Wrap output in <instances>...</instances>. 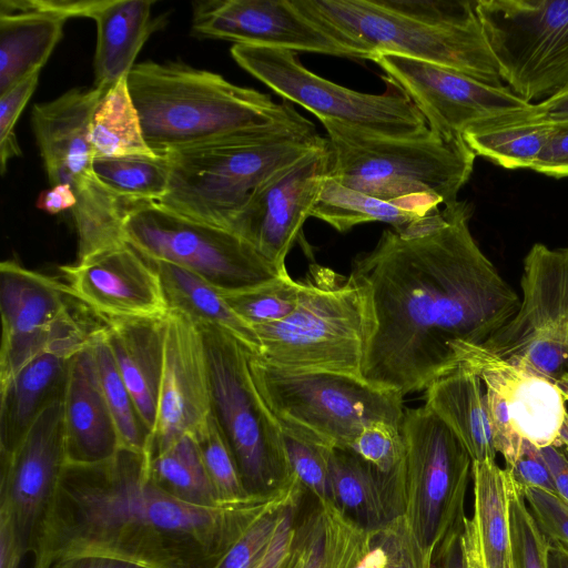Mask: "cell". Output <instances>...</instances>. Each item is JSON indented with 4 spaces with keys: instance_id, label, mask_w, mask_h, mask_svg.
<instances>
[{
    "instance_id": "obj_31",
    "label": "cell",
    "mask_w": 568,
    "mask_h": 568,
    "mask_svg": "<svg viewBox=\"0 0 568 568\" xmlns=\"http://www.w3.org/2000/svg\"><path fill=\"white\" fill-rule=\"evenodd\" d=\"M65 21L37 10L0 13V94L40 72L61 40Z\"/></svg>"
},
{
    "instance_id": "obj_22",
    "label": "cell",
    "mask_w": 568,
    "mask_h": 568,
    "mask_svg": "<svg viewBox=\"0 0 568 568\" xmlns=\"http://www.w3.org/2000/svg\"><path fill=\"white\" fill-rule=\"evenodd\" d=\"M71 295L103 322L168 315L158 273L129 243L60 267Z\"/></svg>"
},
{
    "instance_id": "obj_5",
    "label": "cell",
    "mask_w": 568,
    "mask_h": 568,
    "mask_svg": "<svg viewBox=\"0 0 568 568\" xmlns=\"http://www.w3.org/2000/svg\"><path fill=\"white\" fill-rule=\"evenodd\" d=\"M295 310L282 321L255 326V355L290 372H331L362 378L376 318L368 283L313 264L298 280Z\"/></svg>"
},
{
    "instance_id": "obj_43",
    "label": "cell",
    "mask_w": 568,
    "mask_h": 568,
    "mask_svg": "<svg viewBox=\"0 0 568 568\" xmlns=\"http://www.w3.org/2000/svg\"><path fill=\"white\" fill-rule=\"evenodd\" d=\"M285 457L291 476L311 493L316 501L331 499L329 457L333 448L283 433Z\"/></svg>"
},
{
    "instance_id": "obj_46",
    "label": "cell",
    "mask_w": 568,
    "mask_h": 568,
    "mask_svg": "<svg viewBox=\"0 0 568 568\" xmlns=\"http://www.w3.org/2000/svg\"><path fill=\"white\" fill-rule=\"evenodd\" d=\"M39 73L30 75L6 93L0 94V169L2 175L7 170L9 160L21 155L14 126L22 110L36 91Z\"/></svg>"
},
{
    "instance_id": "obj_36",
    "label": "cell",
    "mask_w": 568,
    "mask_h": 568,
    "mask_svg": "<svg viewBox=\"0 0 568 568\" xmlns=\"http://www.w3.org/2000/svg\"><path fill=\"white\" fill-rule=\"evenodd\" d=\"M93 172L112 193L129 201L160 202L169 190L170 164L164 153L94 159Z\"/></svg>"
},
{
    "instance_id": "obj_56",
    "label": "cell",
    "mask_w": 568,
    "mask_h": 568,
    "mask_svg": "<svg viewBox=\"0 0 568 568\" xmlns=\"http://www.w3.org/2000/svg\"><path fill=\"white\" fill-rule=\"evenodd\" d=\"M36 205L49 214H59L77 205V196L69 184H55L40 193Z\"/></svg>"
},
{
    "instance_id": "obj_24",
    "label": "cell",
    "mask_w": 568,
    "mask_h": 568,
    "mask_svg": "<svg viewBox=\"0 0 568 568\" xmlns=\"http://www.w3.org/2000/svg\"><path fill=\"white\" fill-rule=\"evenodd\" d=\"M91 343L72 357L63 399L65 456L69 464L101 463L113 457L122 447L103 395Z\"/></svg>"
},
{
    "instance_id": "obj_23",
    "label": "cell",
    "mask_w": 568,
    "mask_h": 568,
    "mask_svg": "<svg viewBox=\"0 0 568 568\" xmlns=\"http://www.w3.org/2000/svg\"><path fill=\"white\" fill-rule=\"evenodd\" d=\"M210 416V378L201 333L182 315L169 312L156 422L148 456L185 435L193 436Z\"/></svg>"
},
{
    "instance_id": "obj_42",
    "label": "cell",
    "mask_w": 568,
    "mask_h": 568,
    "mask_svg": "<svg viewBox=\"0 0 568 568\" xmlns=\"http://www.w3.org/2000/svg\"><path fill=\"white\" fill-rule=\"evenodd\" d=\"M373 568H433L432 556L423 548L404 516L371 530Z\"/></svg>"
},
{
    "instance_id": "obj_17",
    "label": "cell",
    "mask_w": 568,
    "mask_h": 568,
    "mask_svg": "<svg viewBox=\"0 0 568 568\" xmlns=\"http://www.w3.org/2000/svg\"><path fill=\"white\" fill-rule=\"evenodd\" d=\"M480 377L494 429L495 448L505 464L519 452L523 439L537 447L557 446L567 414L557 385L477 347L464 363Z\"/></svg>"
},
{
    "instance_id": "obj_14",
    "label": "cell",
    "mask_w": 568,
    "mask_h": 568,
    "mask_svg": "<svg viewBox=\"0 0 568 568\" xmlns=\"http://www.w3.org/2000/svg\"><path fill=\"white\" fill-rule=\"evenodd\" d=\"M520 285L516 314L481 347L556 383L568 374V247L535 244Z\"/></svg>"
},
{
    "instance_id": "obj_39",
    "label": "cell",
    "mask_w": 568,
    "mask_h": 568,
    "mask_svg": "<svg viewBox=\"0 0 568 568\" xmlns=\"http://www.w3.org/2000/svg\"><path fill=\"white\" fill-rule=\"evenodd\" d=\"M192 437L220 505H241L266 496H254L246 490L236 462L212 415Z\"/></svg>"
},
{
    "instance_id": "obj_12",
    "label": "cell",
    "mask_w": 568,
    "mask_h": 568,
    "mask_svg": "<svg viewBox=\"0 0 568 568\" xmlns=\"http://www.w3.org/2000/svg\"><path fill=\"white\" fill-rule=\"evenodd\" d=\"M231 55L251 75L318 120H333L375 134L409 138L428 130L412 99L385 78L379 94L355 91L306 69L296 52L251 44H233Z\"/></svg>"
},
{
    "instance_id": "obj_10",
    "label": "cell",
    "mask_w": 568,
    "mask_h": 568,
    "mask_svg": "<svg viewBox=\"0 0 568 568\" xmlns=\"http://www.w3.org/2000/svg\"><path fill=\"white\" fill-rule=\"evenodd\" d=\"M201 333L210 378L211 415L226 442L246 490L268 495L290 475L284 436L260 396L250 371V352L216 327Z\"/></svg>"
},
{
    "instance_id": "obj_28",
    "label": "cell",
    "mask_w": 568,
    "mask_h": 568,
    "mask_svg": "<svg viewBox=\"0 0 568 568\" xmlns=\"http://www.w3.org/2000/svg\"><path fill=\"white\" fill-rule=\"evenodd\" d=\"M425 406L438 416L462 443L473 463L495 460L494 429L484 384L462 364L425 389Z\"/></svg>"
},
{
    "instance_id": "obj_44",
    "label": "cell",
    "mask_w": 568,
    "mask_h": 568,
    "mask_svg": "<svg viewBox=\"0 0 568 568\" xmlns=\"http://www.w3.org/2000/svg\"><path fill=\"white\" fill-rule=\"evenodd\" d=\"M510 542L513 568H548L550 541L541 532L510 477Z\"/></svg>"
},
{
    "instance_id": "obj_20",
    "label": "cell",
    "mask_w": 568,
    "mask_h": 568,
    "mask_svg": "<svg viewBox=\"0 0 568 568\" xmlns=\"http://www.w3.org/2000/svg\"><path fill=\"white\" fill-rule=\"evenodd\" d=\"M67 464L63 402L45 408L10 453H0V511L31 554Z\"/></svg>"
},
{
    "instance_id": "obj_47",
    "label": "cell",
    "mask_w": 568,
    "mask_h": 568,
    "mask_svg": "<svg viewBox=\"0 0 568 568\" xmlns=\"http://www.w3.org/2000/svg\"><path fill=\"white\" fill-rule=\"evenodd\" d=\"M379 1L389 9L434 24L471 26L479 23L475 11L476 1Z\"/></svg>"
},
{
    "instance_id": "obj_29",
    "label": "cell",
    "mask_w": 568,
    "mask_h": 568,
    "mask_svg": "<svg viewBox=\"0 0 568 568\" xmlns=\"http://www.w3.org/2000/svg\"><path fill=\"white\" fill-rule=\"evenodd\" d=\"M150 0H101L91 19L97 24L94 85L109 89L129 75L140 50L156 30Z\"/></svg>"
},
{
    "instance_id": "obj_52",
    "label": "cell",
    "mask_w": 568,
    "mask_h": 568,
    "mask_svg": "<svg viewBox=\"0 0 568 568\" xmlns=\"http://www.w3.org/2000/svg\"><path fill=\"white\" fill-rule=\"evenodd\" d=\"M433 568H486L475 521L466 517L462 532L454 546Z\"/></svg>"
},
{
    "instance_id": "obj_1",
    "label": "cell",
    "mask_w": 568,
    "mask_h": 568,
    "mask_svg": "<svg viewBox=\"0 0 568 568\" xmlns=\"http://www.w3.org/2000/svg\"><path fill=\"white\" fill-rule=\"evenodd\" d=\"M443 212L444 223L424 233L385 230L353 261L376 318L362 378L403 397L464 364L520 305L474 240L469 205L457 201Z\"/></svg>"
},
{
    "instance_id": "obj_58",
    "label": "cell",
    "mask_w": 568,
    "mask_h": 568,
    "mask_svg": "<svg viewBox=\"0 0 568 568\" xmlns=\"http://www.w3.org/2000/svg\"><path fill=\"white\" fill-rule=\"evenodd\" d=\"M548 568H568V549L561 545L550 542Z\"/></svg>"
},
{
    "instance_id": "obj_32",
    "label": "cell",
    "mask_w": 568,
    "mask_h": 568,
    "mask_svg": "<svg viewBox=\"0 0 568 568\" xmlns=\"http://www.w3.org/2000/svg\"><path fill=\"white\" fill-rule=\"evenodd\" d=\"M474 513L486 568H513L510 542V480L495 460L471 468Z\"/></svg>"
},
{
    "instance_id": "obj_9",
    "label": "cell",
    "mask_w": 568,
    "mask_h": 568,
    "mask_svg": "<svg viewBox=\"0 0 568 568\" xmlns=\"http://www.w3.org/2000/svg\"><path fill=\"white\" fill-rule=\"evenodd\" d=\"M400 433L402 516L435 562L454 546L464 527L473 460L448 426L425 405L405 408Z\"/></svg>"
},
{
    "instance_id": "obj_37",
    "label": "cell",
    "mask_w": 568,
    "mask_h": 568,
    "mask_svg": "<svg viewBox=\"0 0 568 568\" xmlns=\"http://www.w3.org/2000/svg\"><path fill=\"white\" fill-rule=\"evenodd\" d=\"M552 125L520 124L473 128L463 139L474 154L508 169H531L544 150Z\"/></svg>"
},
{
    "instance_id": "obj_34",
    "label": "cell",
    "mask_w": 568,
    "mask_h": 568,
    "mask_svg": "<svg viewBox=\"0 0 568 568\" xmlns=\"http://www.w3.org/2000/svg\"><path fill=\"white\" fill-rule=\"evenodd\" d=\"M90 140L94 159L155 154L144 139L128 75L110 87L98 103L91 120Z\"/></svg>"
},
{
    "instance_id": "obj_57",
    "label": "cell",
    "mask_w": 568,
    "mask_h": 568,
    "mask_svg": "<svg viewBox=\"0 0 568 568\" xmlns=\"http://www.w3.org/2000/svg\"><path fill=\"white\" fill-rule=\"evenodd\" d=\"M51 568H145L128 561L99 557V556H80L61 560Z\"/></svg>"
},
{
    "instance_id": "obj_41",
    "label": "cell",
    "mask_w": 568,
    "mask_h": 568,
    "mask_svg": "<svg viewBox=\"0 0 568 568\" xmlns=\"http://www.w3.org/2000/svg\"><path fill=\"white\" fill-rule=\"evenodd\" d=\"M305 489L292 494L262 513L224 554L215 568H257L265 558L285 508L302 499Z\"/></svg>"
},
{
    "instance_id": "obj_54",
    "label": "cell",
    "mask_w": 568,
    "mask_h": 568,
    "mask_svg": "<svg viewBox=\"0 0 568 568\" xmlns=\"http://www.w3.org/2000/svg\"><path fill=\"white\" fill-rule=\"evenodd\" d=\"M300 501L292 503L285 508L270 549L257 568L284 567L295 536Z\"/></svg>"
},
{
    "instance_id": "obj_51",
    "label": "cell",
    "mask_w": 568,
    "mask_h": 568,
    "mask_svg": "<svg viewBox=\"0 0 568 568\" xmlns=\"http://www.w3.org/2000/svg\"><path fill=\"white\" fill-rule=\"evenodd\" d=\"M304 554V568H332L328 536L322 506L305 516L295 530Z\"/></svg>"
},
{
    "instance_id": "obj_59",
    "label": "cell",
    "mask_w": 568,
    "mask_h": 568,
    "mask_svg": "<svg viewBox=\"0 0 568 568\" xmlns=\"http://www.w3.org/2000/svg\"><path fill=\"white\" fill-rule=\"evenodd\" d=\"M296 530V529H295ZM283 568H304V554L300 540L294 536L290 555Z\"/></svg>"
},
{
    "instance_id": "obj_21",
    "label": "cell",
    "mask_w": 568,
    "mask_h": 568,
    "mask_svg": "<svg viewBox=\"0 0 568 568\" xmlns=\"http://www.w3.org/2000/svg\"><path fill=\"white\" fill-rule=\"evenodd\" d=\"M195 37L291 51L357 58L307 18L293 0H209L193 3Z\"/></svg>"
},
{
    "instance_id": "obj_4",
    "label": "cell",
    "mask_w": 568,
    "mask_h": 568,
    "mask_svg": "<svg viewBox=\"0 0 568 568\" xmlns=\"http://www.w3.org/2000/svg\"><path fill=\"white\" fill-rule=\"evenodd\" d=\"M327 133L329 176L379 200L427 212L456 203L469 180L476 155L464 139H446L429 128L409 138L375 134L333 120Z\"/></svg>"
},
{
    "instance_id": "obj_50",
    "label": "cell",
    "mask_w": 568,
    "mask_h": 568,
    "mask_svg": "<svg viewBox=\"0 0 568 568\" xmlns=\"http://www.w3.org/2000/svg\"><path fill=\"white\" fill-rule=\"evenodd\" d=\"M564 123H568V90L544 101L530 103L523 110L491 118L473 128Z\"/></svg>"
},
{
    "instance_id": "obj_27",
    "label": "cell",
    "mask_w": 568,
    "mask_h": 568,
    "mask_svg": "<svg viewBox=\"0 0 568 568\" xmlns=\"http://www.w3.org/2000/svg\"><path fill=\"white\" fill-rule=\"evenodd\" d=\"M398 467L384 473L351 449L333 448L329 457L332 503L365 529L383 527L403 515Z\"/></svg>"
},
{
    "instance_id": "obj_13",
    "label": "cell",
    "mask_w": 568,
    "mask_h": 568,
    "mask_svg": "<svg viewBox=\"0 0 568 568\" xmlns=\"http://www.w3.org/2000/svg\"><path fill=\"white\" fill-rule=\"evenodd\" d=\"M501 80L530 103L568 90V0H477Z\"/></svg>"
},
{
    "instance_id": "obj_11",
    "label": "cell",
    "mask_w": 568,
    "mask_h": 568,
    "mask_svg": "<svg viewBox=\"0 0 568 568\" xmlns=\"http://www.w3.org/2000/svg\"><path fill=\"white\" fill-rule=\"evenodd\" d=\"M123 230L126 242L148 261L187 270L221 293L255 287L287 272L233 231L189 217L159 202H132Z\"/></svg>"
},
{
    "instance_id": "obj_7",
    "label": "cell",
    "mask_w": 568,
    "mask_h": 568,
    "mask_svg": "<svg viewBox=\"0 0 568 568\" xmlns=\"http://www.w3.org/2000/svg\"><path fill=\"white\" fill-rule=\"evenodd\" d=\"M296 8L361 59L376 53L404 55L503 87L497 62L480 23H429L379 0H293Z\"/></svg>"
},
{
    "instance_id": "obj_26",
    "label": "cell",
    "mask_w": 568,
    "mask_h": 568,
    "mask_svg": "<svg viewBox=\"0 0 568 568\" xmlns=\"http://www.w3.org/2000/svg\"><path fill=\"white\" fill-rule=\"evenodd\" d=\"M73 355L44 353L0 382V453H10L41 413L63 402Z\"/></svg>"
},
{
    "instance_id": "obj_15",
    "label": "cell",
    "mask_w": 568,
    "mask_h": 568,
    "mask_svg": "<svg viewBox=\"0 0 568 568\" xmlns=\"http://www.w3.org/2000/svg\"><path fill=\"white\" fill-rule=\"evenodd\" d=\"M65 284L8 260L0 264V382L44 353L74 355L101 326L71 307Z\"/></svg>"
},
{
    "instance_id": "obj_48",
    "label": "cell",
    "mask_w": 568,
    "mask_h": 568,
    "mask_svg": "<svg viewBox=\"0 0 568 568\" xmlns=\"http://www.w3.org/2000/svg\"><path fill=\"white\" fill-rule=\"evenodd\" d=\"M523 497L541 532L552 544L568 549V505L541 489H523Z\"/></svg>"
},
{
    "instance_id": "obj_25",
    "label": "cell",
    "mask_w": 568,
    "mask_h": 568,
    "mask_svg": "<svg viewBox=\"0 0 568 568\" xmlns=\"http://www.w3.org/2000/svg\"><path fill=\"white\" fill-rule=\"evenodd\" d=\"M166 316L109 320L103 332L116 368L153 432L164 364Z\"/></svg>"
},
{
    "instance_id": "obj_45",
    "label": "cell",
    "mask_w": 568,
    "mask_h": 568,
    "mask_svg": "<svg viewBox=\"0 0 568 568\" xmlns=\"http://www.w3.org/2000/svg\"><path fill=\"white\" fill-rule=\"evenodd\" d=\"M349 449L379 470L392 473L404 457L400 428L384 422L371 423L355 438Z\"/></svg>"
},
{
    "instance_id": "obj_61",
    "label": "cell",
    "mask_w": 568,
    "mask_h": 568,
    "mask_svg": "<svg viewBox=\"0 0 568 568\" xmlns=\"http://www.w3.org/2000/svg\"><path fill=\"white\" fill-rule=\"evenodd\" d=\"M557 387L560 389L565 399L568 400V374L564 375L556 383Z\"/></svg>"
},
{
    "instance_id": "obj_53",
    "label": "cell",
    "mask_w": 568,
    "mask_h": 568,
    "mask_svg": "<svg viewBox=\"0 0 568 568\" xmlns=\"http://www.w3.org/2000/svg\"><path fill=\"white\" fill-rule=\"evenodd\" d=\"M530 170L552 176H568V123L552 125L548 141Z\"/></svg>"
},
{
    "instance_id": "obj_49",
    "label": "cell",
    "mask_w": 568,
    "mask_h": 568,
    "mask_svg": "<svg viewBox=\"0 0 568 568\" xmlns=\"http://www.w3.org/2000/svg\"><path fill=\"white\" fill-rule=\"evenodd\" d=\"M511 481L520 489H541L557 496L551 473L539 447L523 439L518 454L505 464Z\"/></svg>"
},
{
    "instance_id": "obj_2",
    "label": "cell",
    "mask_w": 568,
    "mask_h": 568,
    "mask_svg": "<svg viewBox=\"0 0 568 568\" xmlns=\"http://www.w3.org/2000/svg\"><path fill=\"white\" fill-rule=\"evenodd\" d=\"M298 489L291 480L245 504L202 507L162 490L146 453L121 447L101 463H67L31 552L33 568L80 556L145 568H215L262 513Z\"/></svg>"
},
{
    "instance_id": "obj_40",
    "label": "cell",
    "mask_w": 568,
    "mask_h": 568,
    "mask_svg": "<svg viewBox=\"0 0 568 568\" xmlns=\"http://www.w3.org/2000/svg\"><path fill=\"white\" fill-rule=\"evenodd\" d=\"M300 282L288 271L247 290L222 293L231 308L253 328L282 321L298 303Z\"/></svg>"
},
{
    "instance_id": "obj_38",
    "label": "cell",
    "mask_w": 568,
    "mask_h": 568,
    "mask_svg": "<svg viewBox=\"0 0 568 568\" xmlns=\"http://www.w3.org/2000/svg\"><path fill=\"white\" fill-rule=\"evenodd\" d=\"M91 345L103 395L115 423L122 447L146 453L151 432L143 422L134 399L116 368L104 336L103 325L93 335Z\"/></svg>"
},
{
    "instance_id": "obj_6",
    "label": "cell",
    "mask_w": 568,
    "mask_h": 568,
    "mask_svg": "<svg viewBox=\"0 0 568 568\" xmlns=\"http://www.w3.org/2000/svg\"><path fill=\"white\" fill-rule=\"evenodd\" d=\"M316 128L237 132L165 152L170 182L159 202L226 227L272 174L322 143Z\"/></svg>"
},
{
    "instance_id": "obj_16",
    "label": "cell",
    "mask_w": 568,
    "mask_h": 568,
    "mask_svg": "<svg viewBox=\"0 0 568 568\" xmlns=\"http://www.w3.org/2000/svg\"><path fill=\"white\" fill-rule=\"evenodd\" d=\"M372 61L412 99L428 128L446 139H462L478 123L530 104L509 88L435 63L383 52Z\"/></svg>"
},
{
    "instance_id": "obj_55",
    "label": "cell",
    "mask_w": 568,
    "mask_h": 568,
    "mask_svg": "<svg viewBox=\"0 0 568 568\" xmlns=\"http://www.w3.org/2000/svg\"><path fill=\"white\" fill-rule=\"evenodd\" d=\"M24 555L12 518L0 511V568H19Z\"/></svg>"
},
{
    "instance_id": "obj_8",
    "label": "cell",
    "mask_w": 568,
    "mask_h": 568,
    "mask_svg": "<svg viewBox=\"0 0 568 568\" xmlns=\"http://www.w3.org/2000/svg\"><path fill=\"white\" fill-rule=\"evenodd\" d=\"M250 371L282 432L329 448L349 449L371 423L400 428L404 397L363 378L331 372L275 368L250 353Z\"/></svg>"
},
{
    "instance_id": "obj_33",
    "label": "cell",
    "mask_w": 568,
    "mask_h": 568,
    "mask_svg": "<svg viewBox=\"0 0 568 568\" xmlns=\"http://www.w3.org/2000/svg\"><path fill=\"white\" fill-rule=\"evenodd\" d=\"M432 213L364 194L341 184L328 174L311 216L324 221L338 232H346L363 223L383 222L398 234H405L415 223Z\"/></svg>"
},
{
    "instance_id": "obj_3",
    "label": "cell",
    "mask_w": 568,
    "mask_h": 568,
    "mask_svg": "<svg viewBox=\"0 0 568 568\" xmlns=\"http://www.w3.org/2000/svg\"><path fill=\"white\" fill-rule=\"evenodd\" d=\"M128 83L144 139L160 154L237 132L315 126L286 101L178 62L138 63Z\"/></svg>"
},
{
    "instance_id": "obj_30",
    "label": "cell",
    "mask_w": 568,
    "mask_h": 568,
    "mask_svg": "<svg viewBox=\"0 0 568 568\" xmlns=\"http://www.w3.org/2000/svg\"><path fill=\"white\" fill-rule=\"evenodd\" d=\"M159 275L168 313H176L196 328L216 327L258 355L261 344L254 328L227 304L222 293L197 275L166 262H151Z\"/></svg>"
},
{
    "instance_id": "obj_60",
    "label": "cell",
    "mask_w": 568,
    "mask_h": 568,
    "mask_svg": "<svg viewBox=\"0 0 568 568\" xmlns=\"http://www.w3.org/2000/svg\"><path fill=\"white\" fill-rule=\"evenodd\" d=\"M557 446H565L568 448V413L566 414L564 424L560 428Z\"/></svg>"
},
{
    "instance_id": "obj_35",
    "label": "cell",
    "mask_w": 568,
    "mask_h": 568,
    "mask_svg": "<svg viewBox=\"0 0 568 568\" xmlns=\"http://www.w3.org/2000/svg\"><path fill=\"white\" fill-rule=\"evenodd\" d=\"M148 460L151 478L170 496L195 506H222L192 436L179 438Z\"/></svg>"
},
{
    "instance_id": "obj_18",
    "label": "cell",
    "mask_w": 568,
    "mask_h": 568,
    "mask_svg": "<svg viewBox=\"0 0 568 568\" xmlns=\"http://www.w3.org/2000/svg\"><path fill=\"white\" fill-rule=\"evenodd\" d=\"M332 164L327 138L266 179L226 229L242 236L280 270L302 235Z\"/></svg>"
},
{
    "instance_id": "obj_19",
    "label": "cell",
    "mask_w": 568,
    "mask_h": 568,
    "mask_svg": "<svg viewBox=\"0 0 568 568\" xmlns=\"http://www.w3.org/2000/svg\"><path fill=\"white\" fill-rule=\"evenodd\" d=\"M108 90L74 88L32 109V129L49 183L73 189L77 205L72 211L78 214L98 211L114 197L93 172L90 140L92 115Z\"/></svg>"
}]
</instances>
